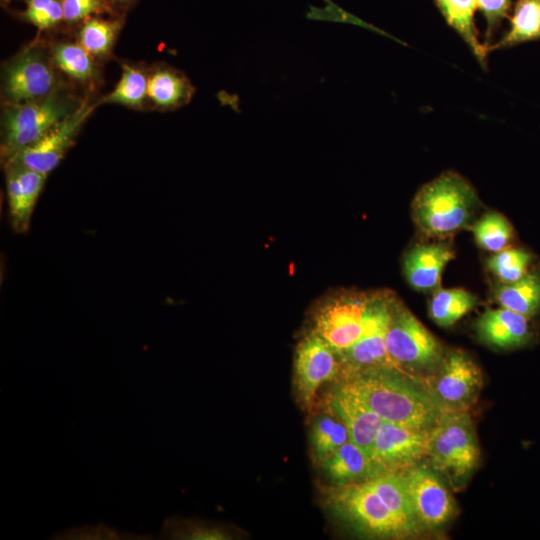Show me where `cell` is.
I'll return each mask as SVG.
<instances>
[{
	"label": "cell",
	"instance_id": "ffe728a7",
	"mask_svg": "<svg viewBox=\"0 0 540 540\" xmlns=\"http://www.w3.org/2000/svg\"><path fill=\"white\" fill-rule=\"evenodd\" d=\"M320 464L325 478L335 487L361 483L376 477L370 456L350 440Z\"/></svg>",
	"mask_w": 540,
	"mask_h": 540
},
{
	"label": "cell",
	"instance_id": "f1b7e54d",
	"mask_svg": "<svg viewBox=\"0 0 540 540\" xmlns=\"http://www.w3.org/2000/svg\"><path fill=\"white\" fill-rule=\"evenodd\" d=\"M540 37V0H519L511 27L497 46H507Z\"/></svg>",
	"mask_w": 540,
	"mask_h": 540
},
{
	"label": "cell",
	"instance_id": "9c48e42d",
	"mask_svg": "<svg viewBox=\"0 0 540 540\" xmlns=\"http://www.w3.org/2000/svg\"><path fill=\"white\" fill-rule=\"evenodd\" d=\"M431 432L383 421L370 452L376 476L401 473L417 464L427 456Z\"/></svg>",
	"mask_w": 540,
	"mask_h": 540
},
{
	"label": "cell",
	"instance_id": "3957f363",
	"mask_svg": "<svg viewBox=\"0 0 540 540\" xmlns=\"http://www.w3.org/2000/svg\"><path fill=\"white\" fill-rule=\"evenodd\" d=\"M476 205L477 196L471 185L460 175L447 172L419 190L412 208L422 232L443 236L466 226Z\"/></svg>",
	"mask_w": 540,
	"mask_h": 540
},
{
	"label": "cell",
	"instance_id": "e0dca14e",
	"mask_svg": "<svg viewBox=\"0 0 540 540\" xmlns=\"http://www.w3.org/2000/svg\"><path fill=\"white\" fill-rule=\"evenodd\" d=\"M528 317L501 307L486 310L477 320L479 338L496 348L514 349L521 347L531 337Z\"/></svg>",
	"mask_w": 540,
	"mask_h": 540
},
{
	"label": "cell",
	"instance_id": "277c9868",
	"mask_svg": "<svg viewBox=\"0 0 540 540\" xmlns=\"http://www.w3.org/2000/svg\"><path fill=\"white\" fill-rule=\"evenodd\" d=\"M327 504L337 517L365 536L373 538L411 536L367 481L333 486L327 495Z\"/></svg>",
	"mask_w": 540,
	"mask_h": 540
},
{
	"label": "cell",
	"instance_id": "d6a6232c",
	"mask_svg": "<svg viewBox=\"0 0 540 540\" xmlns=\"http://www.w3.org/2000/svg\"><path fill=\"white\" fill-rule=\"evenodd\" d=\"M19 18L40 31L50 30L64 22L61 0H25V9Z\"/></svg>",
	"mask_w": 540,
	"mask_h": 540
},
{
	"label": "cell",
	"instance_id": "5bb4252c",
	"mask_svg": "<svg viewBox=\"0 0 540 540\" xmlns=\"http://www.w3.org/2000/svg\"><path fill=\"white\" fill-rule=\"evenodd\" d=\"M481 385V371L475 362L464 352L453 351L444 361L432 391L447 410H465Z\"/></svg>",
	"mask_w": 540,
	"mask_h": 540
},
{
	"label": "cell",
	"instance_id": "f546056e",
	"mask_svg": "<svg viewBox=\"0 0 540 540\" xmlns=\"http://www.w3.org/2000/svg\"><path fill=\"white\" fill-rule=\"evenodd\" d=\"M478 245L488 251L498 252L506 248L512 239L513 229L500 213L491 212L481 217L473 226Z\"/></svg>",
	"mask_w": 540,
	"mask_h": 540
},
{
	"label": "cell",
	"instance_id": "9a60e30c",
	"mask_svg": "<svg viewBox=\"0 0 540 540\" xmlns=\"http://www.w3.org/2000/svg\"><path fill=\"white\" fill-rule=\"evenodd\" d=\"M4 170L11 226L15 232L25 233L47 175L13 164L4 165Z\"/></svg>",
	"mask_w": 540,
	"mask_h": 540
},
{
	"label": "cell",
	"instance_id": "d590c367",
	"mask_svg": "<svg viewBox=\"0 0 540 540\" xmlns=\"http://www.w3.org/2000/svg\"><path fill=\"white\" fill-rule=\"evenodd\" d=\"M476 3L490 28L506 14L509 6V0H476Z\"/></svg>",
	"mask_w": 540,
	"mask_h": 540
},
{
	"label": "cell",
	"instance_id": "484cf974",
	"mask_svg": "<svg viewBox=\"0 0 540 540\" xmlns=\"http://www.w3.org/2000/svg\"><path fill=\"white\" fill-rule=\"evenodd\" d=\"M448 24L454 28L468 44L475 56L482 62L486 50L479 42L474 25L476 0H436Z\"/></svg>",
	"mask_w": 540,
	"mask_h": 540
},
{
	"label": "cell",
	"instance_id": "30bf717a",
	"mask_svg": "<svg viewBox=\"0 0 540 540\" xmlns=\"http://www.w3.org/2000/svg\"><path fill=\"white\" fill-rule=\"evenodd\" d=\"M97 106V103L92 104L85 100L76 112L53 127L35 143L21 150L4 165L13 164L48 175L75 144L83 124Z\"/></svg>",
	"mask_w": 540,
	"mask_h": 540
},
{
	"label": "cell",
	"instance_id": "7a4b0ae2",
	"mask_svg": "<svg viewBox=\"0 0 540 540\" xmlns=\"http://www.w3.org/2000/svg\"><path fill=\"white\" fill-rule=\"evenodd\" d=\"M84 101L62 86L41 99L21 104H3L0 147L2 163L39 140L76 112Z\"/></svg>",
	"mask_w": 540,
	"mask_h": 540
},
{
	"label": "cell",
	"instance_id": "8fae6325",
	"mask_svg": "<svg viewBox=\"0 0 540 540\" xmlns=\"http://www.w3.org/2000/svg\"><path fill=\"white\" fill-rule=\"evenodd\" d=\"M368 299L362 294H340L329 298L316 312L314 332L336 353L346 350L362 334Z\"/></svg>",
	"mask_w": 540,
	"mask_h": 540
},
{
	"label": "cell",
	"instance_id": "2e32d148",
	"mask_svg": "<svg viewBox=\"0 0 540 540\" xmlns=\"http://www.w3.org/2000/svg\"><path fill=\"white\" fill-rule=\"evenodd\" d=\"M329 407L346 426L350 441L370 456L383 419L342 384L331 393Z\"/></svg>",
	"mask_w": 540,
	"mask_h": 540
},
{
	"label": "cell",
	"instance_id": "5b68a950",
	"mask_svg": "<svg viewBox=\"0 0 540 540\" xmlns=\"http://www.w3.org/2000/svg\"><path fill=\"white\" fill-rule=\"evenodd\" d=\"M434 468L453 481L467 479L478 465L480 450L466 410H448L432 429L428 453Z\"/></svg>",
	"mask_w": 540,
	"mask_h": 540
},
{
	"label": "cell",
	"instance_id": "836d02e7",
	"mask_svg": "<svg viewBox=\"0 0 540 540\" xmlns=\"http://www.w3.org/2000/svg\"><path fill=\"white\" fill-rule=\"evenodd\" d=\"M64 22L74 25L103 14L116 15L115 9L107 0H61Z\"/></svg>",
	"mask_w": 540,
	"mask_h": 540
},
{
	"label": "cell",
	"instance_id": "52a82bcc",
	"mask_svg": "<svg viewBox=\"0 0 540 540\" xmlns=\"http://www.w3.org/2000/svg\"><path fill=\"white\" fill-rule=\"evenodd\" d=\"M387 352L396 367L425 370L438 366L442 352L438 341L406 308L391 307L386 333Z\"/></svg>",
	"mask_w": 540,
	"mask_h": 540
},
{
	"label": "cell",
	"instance_id": "44dd1931",
	"mask_svg": "<svg viewBox=\"0 0 540 540\" xmlns=\"http://www.w3.org/2000/svg\"><path fill=\"white\" fill-rule=\"evenodd\" d=\"M367 483L406 527L411 536L420 531L421 526L416 518L402 473H384L367 480Z\"/></svg>",
	"mask_w": 540,
	"mask_h": 540
},
{
	"label": "cell",
	"instance_id": "83f0119b",
	"mask_svg": "<svg viewBox=\"0 0 540 540\" xmlns=\"http://www.w3.org/2000/svg\"><path fill=\"white\" fill-rule=\"evenodd\" d=\"M349 440L348 430L340 419L321 415L312 424L310 444L319 463Z\"/></svg>",
	"mask_w": 540,
	"mask_h": 540
},
{
	"label": "cell",
	"instance_id": "8992f818",
	"mask_svg": "<svg viewBox=\"0 0 540 540\" xmlns=\"http://www.w3.org/2000/svg\"><path fill=\"white\" fill-rule=\"evenodd\" d=\"M58 71L49 49L40 44L25 48L2 68L3 104H21L50 95L63 86Z\"/></svg>",
	"mask_w": 540,
	"mask_h": 540
},
{
	"label": "cell",
	"instance_id": "4fadbf2b",
	"mask_svg": "<svg viewBox=\"0 0 540 540\" xmlns=\"http://www.w3.org/2000/svg\"><path fill=\"white\" fill-rule=\"evenodd\" d=\"M401 473L421 528H439L451 520L454 501L431 468L417 463Z\"/></svg>",
	"mask_w": 540,
	"mask_h": 540
},
{
	"label": "cell",
	"instance_id": "8d00e7d4",
	"mask_svg": "<svg viewBox=\"0 0 540 540\" xmlns=\"http://www.w3.org/2000/svg\"><path fill=\"white\" fill-rule=\"evenodd\" d=\"M109 4L115 9V8H128L132 4H134L137 0H107Z\"/></svg>",
	"mask_w": 540,
	"mask_h": 540
},
{
	"label": "cell",
	"instance_id": "6da1fadb",
	"mask_svg": "<svg viewBox=\"0 0 540 540\" xmlns=\"http://www.w3.org/2000/svg\"><path fill=\"white\" fill-rule=\"evenodd\" d=\"M341 384L383 421L433 429L448 411L432 390L396 369L356 372Z\"/></svg>",
	"mask_w": 540,
	"mask_h": 540
},
{
	"label": "cell",
	"instance_id": "1f68e13d",
	"mask_svg": "<svg viewBox=\"0 0 540 540\" xmlns=\"http://www.w3.org/2000/svg\"><path fill=\"white\" fill-rule=\"evenodd\" d=\"M160 538L189 540H226L231 535L221 526L206 523H182L173 518L163 524Z\"/></svg>",
	"mask_w": 540,
	"mask_h": 540
},
{
	"label": "cell",
	"instance_id": "d4e9b609",
	"mask_svg": "<svg viewBox=\"0 0 540 540\" xmlns=\"http://www.w3.org/2000/svg\"><path fill=\"white\" fill-rule=\"evenodd\" d=\"M148 71L143 68L122 64L121 77L115 88L97 101L100 104H120L141 110L147 104Z\"/></svg>",
	"mask_w": 540,
	"mask_h": 540
},
{
	"label": "cell",
	"instance_id": "4316f807",
	"mask_svg": "<svg viewBox=\"0 0 540 540\" xmlns=\"http://www.w3.org/2000/svg\"><path fill=\"white\" fill-rule=\"evenodd\" d=\"M476 297L464 289L438 290L431 299L429 313L442 327L457 322L476 305Z\"/></svg>",
	"mask_w": 540,
	"mask_h": 540
},
{
	"label": "cell",
	"instance_id": "603a6c76",
	"mask_svg": "<svg viewBox=\"0 0 540 540\" xmlns=\"http://www.w3.org/2000/svg\"><path fill=\"white\" fill-rule=\"evenodd\" d=\"M123 23V16L115 15L111 18L91 17L80 24L77 42L94 58H108L112 54Z\"/></svg>",
	"mask_w": 540,
	"mask_h": 540
},
{
	"label": "cell",
	"instance_id": "ac0fdd59",
	"mask_svg": "<svg viewBox=\"0 0 540 540\" xmlns=\"http://www.w3.org/2000/svg\"><path fill=\"white\" fill-rule=\"evenodd\" d=\"M195 87L182 71L167 64H157L148 71L147 102L152 107L168 111L187 105Z\"/></svg>",
	"mask_w": 540,
	"mask_h": 540
},
{
	"label": "cell",
	"instance_id": "ba28073f",
	"mask_svg": "<svg viewBox=\"0 0 540 540\" xmlns=\"http://www.w3.org/2000/svg\"><path fill=\"white\" fill-rule=\"evenodd\" d=\"M390 319L391 301L380 295L369 297L360 338L346 350L337 353L345 376L372 369L399 370L386 348Z\"/></svg>",
	"mask_w": 540,
	"mask_h": 540
},
{
	"label": "cell",
	"instance_id": "7c38bea8",
	"mask_svg": "<svg viewBox=\"0 0 540 540\" xmlns=\"http://www.w3.org/2000/svg\"><path fill=\"white\" fill-rule=\"evenodd\" d=\"M340 370L335 350L314 331L298 345L294 359V385L298 400L310 408L319 387Z\"/></svg>",
	"mask_w": 540,
	"mask_h": 540
},
{
	"label": "cell",
	"instance_id": "cb8c5ba5",
	"mask_svg": "<svg viewBox=\"0 0 540 540\" xmlns=\"http://www.w3.org/2000/svg\"><path fill=\"white\" fill-rule=\"evenodd\" d=\"M495 297L501 307L528 318L540 311V274L526 273L520 279L497 288Z\"/></svg>",
	"mask_w": 540,
	"mask_h": 540
},
{
	"label": "cell",
	"instance_id": "e575fe53",
	"mask_svg": "<svg viewBox=\"0 0 540 540\" xmlns=\"http://www.w3.org/2000/svg\"><path fill=\"white\" fill-rule=\"evenodd\" d=\"M130 533H121L116 529L103 524L97 526H85L81 528H73L60 532L54 539H132Z\"/></svg>",
	"mask_w": 540,
	"mask_h": 540
},
{
	"label": "cell",
	"instance_id": "4dcf8cb0",
	"mask_svg": "<svg viewBox=\"0 0 540 540\" xmlns=\"http://www.w3.org/2000/svg\"><path fill=\"white\" fill-rule=\"evenodd\" d=\"M532 261L529 252L509 248L496 252L487 260L488 269L504 283L514 282L523 277Z\"/></svg>",
	"mask_w": 540,
	"mask_h": 540
},
{
	"label": "cell",
	"instance_id": "7402d4cb",
	"mask_svg": "<svg viewBox=\"0 0 540 540\" xmlns=\"http://www.w3.org/2000/svg\"><path fill=\"white\" fill-rule=\"evenodd\" d=\"M57 69L83 85H93L98 79L95 58L78 42L58 41L49 47Z\"/></svg>",
	"mask_w": 540,
	"mask_h": 540
},
{
	"label": "cell",
	"instance_id": "d6986e66",
	"mask_svg": "<svg viewBox=\"0 0 540 540\" xmlns=\"http://www.w3.org/2000/svg\"><path fill=\"white\" fill-rule=\"evenodd\" d=\"M454 258L446 244L419 245L411 249L404 259V273L408 283L418 290L435 288L445 266Z\"/></svg>",
	"mask_w": 540,
	"mask_h": 540
}]
</instances>
